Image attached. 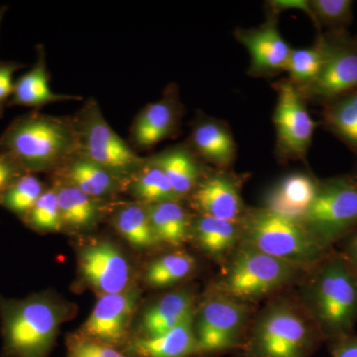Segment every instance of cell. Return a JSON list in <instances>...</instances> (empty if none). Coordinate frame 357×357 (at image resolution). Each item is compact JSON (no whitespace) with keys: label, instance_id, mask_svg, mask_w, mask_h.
Wrapping results in <instances>:
<instances>
[{"label":"cell","instance_id":"38","mask_svg":"<svg viewBox=\"0 0 357 357\" xmlns=\"http://www.w3.org/2000/svg\"><path fill=\"white\" fill-rule=\"evenodd\" d=\"M331 344V357H357V335L356 333L335 340Z\"/></svg>","mask_w":357,"mask_h":357},{"label":"cell","instance_id":"41","mask_svg":"<svg viewBox=\"0 0 357 357\" xmlns=\"http://www.w3.org/2000/svg\"><path fill=\"white\" fill-rule=\"evenodd\" d=\"M356 180H357V177H356Z\"/></svg>","mask_w":357,"mask_h":357},{"label":"cell","instance_id":"32","mask_svg":"<svg viewBox=\"0 0 357 357\" xmlns=\"http://www.w3.org/2000/svg\"><path fill=\"white\" fill-rule=\"evenodd\" d=\"M45 190L43 183L34 174L26 173L9 188L0 206L24 220Z\"/></svg>","mask_w":357,"mask_h":357},{"label":"cell","instance_id":"25","mask_svg":"<svg viewBox=\"0 0 357 357\" xmlns=\"http://www.w3.org/2000/svg\"><path fill=\"white\" fill-rule=\"evenodd\" d=\"M63 227L81 230L93 227L102 213L98 199L91 198L74 185L59 180L54 185Z\"/></svg>","mask_w":357,"mask_h":357},{"label":"cell","instance_id":"1","mask_svg":"<svg viewBox=\"0 0 357 357\" xmlns=\"http://www.w3.org/2000/svg\"><path fill=\"white\" fill-rule=\"evenodd\" d=\"M298 299L332 342L354 333L357 323V273L340 251L333 250L299 281Z\"/></svg>","mask_w":357,"mask_h":357},{"label":"cell","instance_id":"5","mask_svg":"<svg viewBox=\"0 0 357 357\" xmlns=\"http://www.w3.org/2000/svg\"><path fill=\"white\" fill-rule=\"evenodd\" d=\"M213 287L241 302L253 304L299 283L311 267L285 261L241 243L222 263Z\"/></svg>","mask_w":357,"mask_h":357},{"label":"cell","instance_id":"12","mask_svg":"<svg viewBox=\"0 0 357 357\" xmlns=\"http://www.w3.org/2000/svg\"><path fill=\"white\" fill-rule=\"evenodd\" d=\"M139 294L131 290L102 295L79 333L121 349L128 340Z\"/></svg>","mask_w":357,"mask_h":357},{"label":"cell","instance_id":"36","mask_svg":"<svg viewBox=\"0 0 357 357\" xmlns=\"http://www.w3.org/2000/svg\"><path fill=\"white\" fill-rule=\"evenodd\" d=\"M26 173L10 154L0 150V204L9 188Z\"/></svg>","mask_w":357,"mask_h":357},{"label":"cell","instance_id":"6","mask_svg":"<svg viewBox=\"0 0 357 357\" xmlns=\"http://www.w3.org/2000/svg\"><path fill=\"white\" fill-rule=\"evenodd\" d=\"M241 223V243L285 261L312 267L333 250L324 248L301 220L264 206L248 208Z\"/></svg>","mask_w":357,"mask_h":357},{"label":"cell","instance_id":"34","mask_svg":"<svg viewBox=\"0 0 357 357\" xmlns=\"http://www.w3.org/2000/svg\"><path fill=\"white\" fill-rule=\"evenodd\" d=\"M23 222L30 229L42 232L59 231L64 227L54 187L45 190Z\"/></svg>","mask_w":357,"mask_h":357},{"label":"cell","instance_id":"29","mask_svg":"<svg viewBox=\"0 0 357 357\" xmlns=\"http://www.w3.org/2000/svg\"><path fill=\"white\" fill-rule=\"evenodd\" d=\"M129 187L134 198L145 206L181 201L165 174L151 159H146L142 168L131 178Z\"/></svg>","mask_w":357,"mask_h":357},{"label":"cell","instance_id":"23","mask_svg":"<svg viewBox=\"0 0 357 357\" xmlns=\"http://www.w3.org/2000/svg\"><path fill=\"white\" fill-rule=\"evenodd\" d=\"M56 172L63 182L98 199L114 194L124 183L105 167L79 154Z\"/></svg>","mask_w":357,"mask_h":357},{"label":"cell","instance_id":"33","mask_svg":"<svg viewBox=\"0 0 357 357\" xmlns=\"http://www.w3.org/2000/svg\"><path fill=\"white\" fill-rule=\"evenodd\" d=\"M309 6L311 20L319 30L325 27L342 32L351 24L354 6L351 0H309Z\"/></svg>","mask_w":357,"mask_h":357},{"label":"cell","instance_id":"37","mask_svg":"<svg viewBox=\"0 0 357 357\" xmlns=\"http://www.w3.org/2000/svg\"><path fill=\"white\" fill-rule=\"evenodd\" d=\"M24 65L13 61H0V119H2L7 103L13 96L14 83L13 76Z\"/></svg>","mask_w":357,"mask_h":357},{"label":"cell","instance_id":"28","mask_svg":"<svg viewBox=\"0 0 357 357\" xmlns=\"http://www.w3.org/2000/svg\"><path fill=\"white\" fill-rule=\"evenodd\" d=\"M197 260L190 253L178 250L157 257L148 264L144 280L152 288H168L194 273Z\"/></svg>","mask_w":357,"mask_h":357},{"label":"cell","instance_id":"7","mask_svg":"<svg viewBox=\"0 0 357 357\" xmlns=\"http://www.w3.org/2000/svg\"><path fill=\"white\" fill-rule=\"evenodd\" d=\"M252 318L253 304L234 299L217 288L211 289L194 317L199 357L241 349Z\"/></svg>","mask_w":357,"mask_h":357},{"label":"cell","instance_id":"16","mask_svg":"<svg viewBox=\"0 0 357 357\" xmlns=\"http://www.w3.org/2000/svg\"><path fill=\"white\" fill-rule=\"evenodd\" d=\"M181 119L182 105L177 91H168L136 115L130 129L131 143L137 149H149L171 137L177 131Z\"/></svg>","mask_w":357,"mask_h":357},{"label":"cell","instance_id":"11","mask_svg":"<svg viewBox=\"0 0 357 357\" xmlns=\"http://www.w3.org/2000/svg\"><path fill=\"white\" fill-rule=\"evenodd\" d=\"M273 114L277 153L284 160H304L311 146L316 123L307 112L305 98L289 79L276 84Z\"/></svg>","mask_w":357,"mask_h":357},{"label":"cell","instance_id":"24","mask_svg":"<svg viewBox=\"0 0 357 357\" xmlns=\"http://www.w3.org/2000/svg\"><path fill=\"white\" fill-rule=\"evenodd\" d=\"M151 160L165 174L181 199L192 194L204 174L196 154L190 148H169Z\"/></svg>","mask_w":357,"mask_h":357},{"label":"cell","instance_id":"22","mask_svg":"<svg viewBox=\"0 0 357 357\" xmlns=\"http://www.w3.org/2000/svg\"><path fill=\"white\" fill-rule=\"evenodd\" d=\"M241 220H218L197 215L192 218L191 239L211 259L225 262L241 243Z\"/></svg>","mask_w":357,"mask_h":357},{"label":"cell","instance_id":"31","mask_svg":"<svg viewBox=\"0 0 357 357\" xmlns=\"http://www.w3.org/2000/svg\"><path fill=\"white\" fill-rule=\"evenodd\" d=\"M326 105V126L349 146L357 150V89Z\"/></svg>","mask_w":357,"mask_h":357},{"label":"cell","instance_id":"26","mask_svg":"<svg viewBox=\"0 0 357 357\" xmlns=\"http://www.w3.org/2000/svg\"><path fill=\"white\" fill-rule=\"evenodd\" d=\"M146 206L159 244L180 246L191 239L192 218L180 202H164Z\"/></svg>","mask_w":357,"mask_h":357},{"label":"cell","instance_id":"18","mask_svg":"<svg viewBox=\"0 0 357 357\" xmlns=\"http://www.w3.org/2000/svg\"><path fill=\"white\" fill-rule=\"evenodd\" d=\"M191 146L194 153L218 169L227 170L236 157V144L227 124L199 116L192 124Z\"/></svg>","mask_w":357,"mask_h":357},{"label":"cell","instance_id":"21","mask_svg":"<svg viewBox=\"0 0 357 357\" xmlns=\"http://www.w3.org/2000/svg\"><path fill=\"white\" fill-rule=\"evenodd\" d=\"M121 351L129 357H199L194 318L157 337H130Z\"/></svg>","mask_w":357,"mask_h":357},{"label":"cell","instance_id":"9","mask_svg":"<svg viewBox=\"0 0 357 357\" xmlns=\"http://www.w3.org/2000/svg\"><path fill=\"white\" fill-rule=\"evenodd\" d=\"M301 222L324 248L344 241L357 230V180H319L316 196Z\"/></svg>","mask_w":357,"mask_h":357},{"label":"cell","instance_id":"30","mask_svg":"<svg viewBox=\"0 0 357 357\" xmlns=\"http://www.w3.org/2000/svg\"><path fill=\"white\" fill-rule=\"evenodd\" d=\"M326 59V46L323 36L309 48L292 49L289 56L285 72L291 82L299 91L307 88L319 76Z\"/></svg>","mask_w":357,"mask_h":357},{"label":"cell","instance_id":"20","mask_svg":"<svg viewBox=\"0 0 357 357\" xmlns=\"http://www.w3.org/2000/svg\"><path fill=\"white\" fill-rule=\"evenodd\" d=\"M318 183L310 174H290L271 188L263 206L283 217L301 220L314 201Z\"/></svg>","mask_w":357,"mask_h":357},{"label":"cell","instance_id":"35","mask_svg":"<svg viewBox=\"0 0 357 357\" xmlns=\"http://www.w3.org/2000/svg\"><path fill=\"white\" fill-rule=\"evenodd\" d=\"M67 357H129L121 349L77 333L67 340Z\"/></svg>","mask_w":357,"mask_h":357},{"label":"cell","instance_id":"13","mask_svg":"<svg viewBox=\"0 0 357 357\" xmlns=\"http://www.w3.org/2000/svg\"><path fill=\"white\" fill-rule=\"evenodd\" d=\"M77 263L84 281L100 296L129 290L130 265L109 241H96L84 245L79 250Z\"/></svg>","mask_w":357,"mask_h":357},{"label":"cell","instance_id":"4","mask_svg":"<svg viewBox=\"0 0 357 357\" xmlns=\"http://www.w3.org/2000/svg\"><path fill=\"white\" fill-rule=\"evenodd\" d=\"M67 312L45 294L24 299L0 296L2 357H48Z\"/></svg>","mask_w":357,"mask_h":357},{"label":"cell","instance_id":"27","mask_svg":"<svg viewBox=\"0 0 357 357\" xmlns=\"http://www.w3.org/2000/svg\"><path fill=\"white\" fill-rule=\"evenodd\" d=\"M112 223L119 234L134 248H150L159 244L145 204L121 206L115 211Z\"/></svg>","mask_w":357,"mask_h":357},{"label":"cell","instance_id":"17","mask_svg":"<svg viewBox=\"0 0 357 357\" xmlns=\"http://www.w3.org/2000/svg\"><path fill=\"white\" fill-rule=\"evenodd\" d=\"M196 295L190 289L167 293L145 309L135 337H152L163 335L194 318Z\"/></svg>","mask_w":357,"mask_h":357},{"label":"cell","instance_id":"39","mask_svg":"<svg viewBox=\"0 0 357 357\" xmlns=\"http://www.w3.org/2000/svg\"><path fill=\"white\" fill-rule=\"evenodd\" d=\"M344 244L340 251L357 273V230L344 239Z\"/></svg>","mask_w":357,"mask_h":357},{"label":"cell","instance_id":"15","mask_svg":"<svg viewBox=\"0 0 357 357\" xmlns=\"http://www.w3.org/2000/svg\"><path fill=\"white\" fill-rule=\"evenodd\" d=\"M234 35L250 55V76L268 77L285 72L292 49L279 31L277 17L269 15L266 22L259 27L238 28Z\"/></svg>","mask_w":357,"mask_h":357},{"label":"cell","instance_id":"3","mask_svg":"<svg viewBox=\"0 0 357 357\" xmlns=\"http://www.w3.org/2000/svg\"><path fill=\"white\" fill-rule=\"evenodd\" d=\"M0 150L27 173L58 171L79 154L72 117L33 110L14 119L0 136Z\"/></svg>","mask_w":357,"mask_h":357},{"label":"cell","instance_id":"40","mask_svg":"<svg viewBox=\"0 0 357 357\" xmlns=\"http://www.w3.org/2000/svg\"><path fill=\"white\" fill-rule=\"evenodd\" d=\"M8 10V7L6 6H0V27H1L2 21H3L4 16Z\"/></svg>","mask_w":357,"mask_h":357},{"label":"cell","instance_id":"14","mask_svg":"<svg viewBox=\"0 0 357 357\" xmlns=\"http://www.w3.org/2000/svg\"><path fill=\"white\" fill-rule=\"evenodd\" d=\"M241 178L229 171L218 169L203 174L190 195L192 206L198 215L238 222L248 210L241 196Z\"/></svg>","mask_w":357,"mask_h":357},{"label":"cell","instance_id":"10","mask_svg":"<svg viewBox=\"0 0 357 357\" xmlns=\"http://www.w3.org/2000/svg\"><path fill=\"white\" fill-rule=\"evenodd\" d=\"M326 59L314 83L299 91L305 100L328 103L357 89V41L344 32L323 36Z\"/></svg>","mask_w":357,"mask_h":357},{"label":"cell","instance_id":"8","mask_svg":"<svg viewBox=\"0 0 357 357\" xmlns=\"http://www.w3.org/2000/svg\"><path fill=\"white\" fill-rule=\"evenodd\" d=\"M72 119L82 156L105 167L123 182L131 180L144 165L146 159L115 132L93 98L86 100Z\"/></svg>","mask_w":357,"mask_h":357},{"label":"cell","instance_id":"19","mask_svg":"<svg viewBox=\"0 0 357 357\" xmlns=\"http://www.w3.org/2000/svg\"><path fill=\"white\" fill-rule=\"evenodd\" d=\"M50 74L47 67L43 45L37 46V57L31 69L14 83L13 96L7 107H25L39 110L50 103L82 100L81 96L55 93L50 88Z\"/></svg>","mask_w":357,"mask_h":357},{"label":"cell","instance_id":"42","mask_svg":"<svg viewBox=\"0 0 357 357\" xmlns=\"http://www.w3.org/2000/svg\"><path fill=\"white\" fill-rule=\"evenodd\" d=\"M356 41H357V38H356Z\"/></svg>","mask_w":357,"mask_h":357},{"label":"cell","instance_id":"2","mask_svg":"<svg viewBox=\"0 0 357 357\" xmlns=\"http://www.w3.org/2000/svg\"><path fill=\"white\" fill-rule=\"evenodd\" d=\"M324 340L300 300L277 297L251 319L244 357H312Z\"/></svg>","mask_w":357,"mask_h":357}]
</instances>
